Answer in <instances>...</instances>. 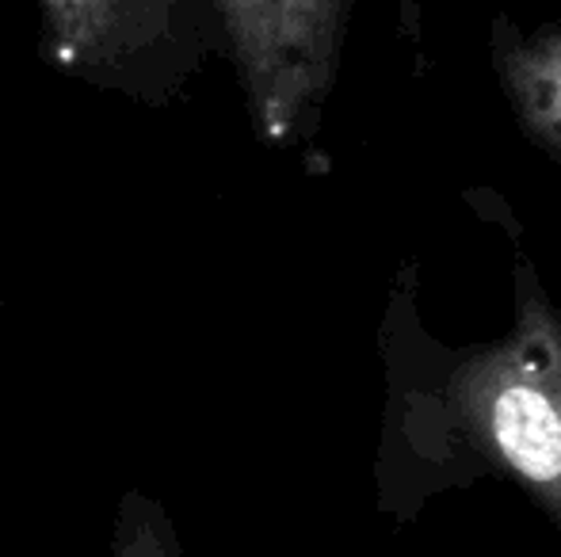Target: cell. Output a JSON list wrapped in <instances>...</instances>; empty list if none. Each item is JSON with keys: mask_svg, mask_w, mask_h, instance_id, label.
I'll list each match as a JSON object with an SVG mask.
<instances>
[{"mask_svg": "<svg viewBox=\"0 0 561 557\" xmlns=\"http://www.w3.org/2000/svg\"><path fill=\"white\" fill-rule=\"evenodd\" d=\"M447 405L470 443L561 527V317L527 264L516 328L455 367Z\"/></svg>", "mask_w": 561, "mask_h": 557, "instance_id": "cell-1", "label": "cell"}, {"mask_svg": "<svg viewBox=\"0 0 561 557\" xmlns=\"http://www.w3.org/2000/svg\"><path fill=\"white\" fill-rule=\"evenodd\" d=\"M260 138L287 146L318 123L352 0H215Z\"/></svg>", "mask_w": 561, "mask_h": 557, "instance_id": "cell-2", "label": "cell"}, {"mask_svg": "<svg viewBox=\"0 0 561 557\" xmlns=\"http://www.w3.org/2000/svg\"><path fill=\"white\" fill-rule=\"evenodd\" d=\"M38 8L58 69L141 100L172 96L180 0H38Z\"/></svg>", "mask_w": 561, "mask_h": 557, "instance_id": "cell-3", "label": "cell"}, {"mask_svg": "<svg viewBox=\"0 0 561 557\" xmlns=\"http://www.w3.org/2000/svg\"><path fill=\"white\" fill-rule=\"evenodd\" d=\"M496 73L527 135L561 156V31L516 35L501 27Z\"/></svg>", "mask_w": 561, "mask_h": 557, "instance_id": "cell-4", "label": "cell"}, {"mask_svg": "<svg viewBox=\"0 0 561 557\" xmlns=\"http://www.w3.org/2000/svg\"><path fill=\"white\" fill-rule=\"evenodd\" d=\"M112 557H184L164 508L149 500L146 492L130 489L118 500Z\"/></svg>", "mask_w": 561, "mask_h": 557, "instance_id": "cell-5", "label": "cell"}, {"mask_svg": "<svg viewBox=\"0 0 561 557\" xmlns=\"http://www.w3.org/2000/svg\"><path fill=\"white\" fill-rule=\"evenodd\" d=\"M401 31L405 38H421V0H401Z\"/></svg>", "mask_w": 561, "mask_h": 557, "instance_id": "cell-6", "label": "cell"}]
</instances>
